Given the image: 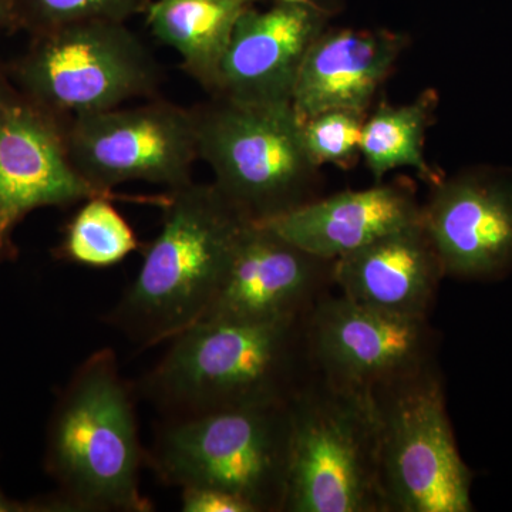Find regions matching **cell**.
<instances>
[{
  "label": "cell",
  "instance_id": "6da1fadb",
  "mask_svg": "<svg viewBox=\"0 0 512 512\" xmlns=\"http://www.w3.org/2000/svg\"><path fill=\"white\" fill-rule=\"evenodd\" d=\"M309 316L275 322L201 320L168 342L136 392L164 419L291 403L315 375Z\"/></svg>",
  "mask_w": 512,
  "mask_h": 512
},
{
  "label": "cell",
  "instance_id": "7a4b0ae2",
  "mask_svg": "<svg viewBox=\"0 0 512 512\" xmlns=\"http://www.w3.org/2000/svg\"><path fill=\"white\" fill-rule=\"evenodd\" d=\"M163 224L130 286L106 316L140 348L168 343L207 315L251 224L214 183L170 191Z\"/></svg>",
  "mask_w": 512,
  "mask_h": 512
},
{
  "label": "cell",
  "instance_id": "3957f363",
  "mask_svg": "<svg viewBox=\"0 0 512 512\" xmlns=\"http://www.w3.org/2000/svg\"><path fill=\"white\" fill-rule=\"evenodd\" d=\"M134 397L114 350H97L74 372L57 404L47 456L66 511H153L140 487L146 450Z\"/></svg>",
  "mask_w": 512,
  "mask_h": 512
},
{
  "label": "cell",
  "instance_id": "277c9868",
  "mask_svg": "<svg viewBox=\"0 0 512 512\" xmlns=\"http://www.w3.org/2000/svg\"><path fill=\"white\" fill-rule=\"evenodd\" d=\"M291 403L164 419L146 463L163 483L237 495L254 512L284 511Z\"/></svg>",
  "mask_w": 512,
  "mask_h": 512
},
{
  "label": "cell",
  "instance_id": "5b68a950",
  "mask_svg": "<svg viewBox=\"0 0 512 512\" xmlns=\"http://www.w3.org/2000/svg\"><path fill=\"white\" fill-rule=\"evenodd\" d=\"M198 156L215 187L245 218L265 222L319 198L322 173L302 138L292 104L210 97L192 107Z\"/></svg>",
  "mask_w": 512,
  "mask_h": 512
},
{
  "label": "cell",
  "instance_id": "8992f818",
  "mask_svg": "<svg viewBox=\"0 0 512 512\" xmlns=\"http://www.w3.org/2000/svg\"><path fill=\"white\" fill-rule=\"evenodd\" d=\"M291 420L282 512H386L372 394L342 389L315 373L292 400Z\"/></svg>",
  "mask_w": 512,
  "mask_h": 512
},
{
  "label": "cell",
  "instance_id": "52a82bcc",
  "mask_svg": "<svg viewBox=\"0 0 512 512\" xmlns=\"http://www.w3.org/2000/svg\"><path fill=\"white\" fill-rule=\"evenodd\" d=\"M9 76L64 120L151 99L163 82L156 56L126 22L83 20L32 36Z\"/></svg>",
  "mask_w": 512,
  "mask_h": 512
},
{
  "label": "cell",
  "instance_id": "ba28073f",
  "mask_svg": "<svg viewBox=\"0 0 512 512\" xmlns=\"http://www.w3.org/2000/svg\"><path fill=\"white\" fill-rule=\"evenodd\" d=\"M372 397L386 512L473 511V473L458 451L439 365Z\"/></svg>",
  "mask_w": 512,
  "mask_h": 512
},
{
  "label": "cell",
  "instance_id": "9c48e42d",
  "mask_svg": "<svg viewBox=\"0 0 512 512\" xmlns=\"http://www.w3.org/2000/svg\"><path fill=\"white\" fill-rule=\"evenodd\" d=\"M66 147L77 174L111 197L131 181L177 190L200 160L194 111L158 99L66 120Z\"/></svg>",
  "mask_w": 512,
  "mask_h": 512
},
{
  "label": "cell",
  "instance_id": "30bf717a",
  "mask_svg": "<svg viewBox=\"0 0 512 512\" xmlns=\"http://www.w3.org/2000/svg\"><path fill=\"white\" fill-rule=\"evenodd\" d=\"M308 340L316 375L353 392L372 394L439 365L430 319L377 311L336 291L313 309Z\"/></svg>",
  "mask_w": 512,
  "mask_h": 512
},
{
  "label": "cell",
  "instance_id": "8fae6325",
  "mask_svg": "<svg viewBox=\"0 0 512 512\" xmlns=\"http://www.w3.org/2000/svg\"><path fill=\"white\" fill-rule=\"evenodd\" d=\"M107 197L70 163L66 120L37 104L0 67V264L29 212Z\"/></svg>",
  "mask_w": 512,
  "mask_h": 512
},
{
  "label": "cell",
  "instance_id": "7c38bea8",
  "mask_svg": "<svg viewBox=\"0 0 512 512\" xmlns=\"http://www.w3.org/2000/svg\"><path fill=\"white\" fill-rule=\"evenodd\" d=\"M420 222L446 278L490 281L512 266V175L494 168L444 174L429 185Z\"/></svg>",
  "mask_w": 512,
  "mask_h": 512
},
{
  "label": "cell",
  "instance_id": "4fadbf2b",
  "mask_svg": "<svg viewBox=\"0 0 512 512\" xmlns=\"http://www.w3.org/2000/svg\"><path fill=\"white\" fill-rule=\"evenodd\" d=\"M333 268L332 259L313 255L265 224L251 222L202 320L306 318L325 296L336 291Z\"/></svg>",
  "mask_w": 512,
  "mask_h": 512
},
{
  "label": "cell",
  "instance_id": "5bb4252c",
  "mask_svg": "<svg viewBox=\"0 0 512 512\" xmlns=\"http://www.w3.org/2000/svg\"><path fill=\"white\" fill-rule=\"evenodd\" d=\"M330 10L302 3L249 5L239 18L210 97L292 104L303 59L328 26Z\"/></svg>",
  "mask_w": 512,
  "mask_h": 512
},
{
  "label": "cell",
  "instance_id": "9a60e30c",
  "mask_svg": "<svg viewBox=\"0 0 512 512\" xmlns=\"http://www.w3.org/2000/svg\"><path fill=\"white\" fill-rule=\"evenodd\" d=\"M407 46L392 30L326 28L303 59L293 110L301 120L332 110L367 116Z\"/></svg>",
  "mask_w": 512,
  "mask_h": 512
},
{
  "label": "cell",
  "instance_id": "2e32d148",
  "mask_svg": "<svg viewBox=\"0 0 512 512\" xmlns=\"http://www.w3.org/2000/svg\"><path fill=\"white\" fill-rule=\"evenodd\" d=\"M443 265L420 221L335 261L336 291L350 301L406 318L430 319Z\"/></svg>",
  "mask_w": 512,
  "mask_h": 512
},
{
  "label": "cell",
  "instance_id": "e0dca14e",
  "mask_svg": "<svg viewBox=\"0 0 512 512\" xmlns=\"http://www.w3.org/2000/svg\"><path fill=\"white\" fill-rule=\"evenodd\" d=\"M421 202L407 178L316 198L261 222L299 248L336 261L375 239L420 221Z\"/></svg>",
  "mask_w": 512,
  "mask_h": 512
},
{
  "label": "cell",
  "instance_id": "ac0fdd59",
  "mask_svg": "<svg viewBox=\"0 0 512 512\" xmlns=\"http://www.w3.org/2000/svg\"><path fill=\"white\" fill-rule=\"evenodd\" d=\"M249 5L247 0H154L146 10L147 25L210 94L235 26Z\"/></svg>",
  "mask_w": 512,
  "mask_h": 512
},
{
  "label": "cell",
  "instance_id": "d6986e66",
  "mask_svg": "<svg viewBox=\"0 0 512 512\" xmlns=\"http://www.w3.org/2000/svg\"><path fill=\"white\" fill-rule=\"evenodd\" d=\"M439 94L424 90L410 103H380L367 114L360 138V157L375 183L400 168H412L426 184L443 177L424 153L427 131L436 119Z\"/></svg>",
  "mask_w": 512,
  "mask_h": 512
},
{
  "label": "cell",
  "instance_id": "ffe728a7",
  "mask_svg": "<svg viewBox=\"0 0 512 512\" xmlns=\"http://www.w3.org/2000/svg\"><path fill=\"white\" fill-rule=\"evenodd\" d=\"M111 198L84 201L67 224L59 255L74 264L109 268L137 251L140 242Z\"/></svg>",
  "mask_w": 512,
  "mask_h": 512
},
{
  "label": "cell",
  "instance_id": "44dd1931",
  "mask_svg": "<svg viewBox=\"0 0 512 512\" xmlns=\"http://www.w3.org/2000/svg\"><path fill=\"white\" fill-rule=\"evenodd\" d=\"M15 29L30 35L83 20L127 22L143 0H12Z\"/></svg>",
  "mask_w": 512,
  "mask_h": 512
},
{
  "label": "cell",
  "instance_id": "7402d4cb",
  "mask_svg": "<svg viewBox=\"0 0 512 512\" xmlns=\"http://www.w3.org/2000/svg\"><path fill=\"white\" fill-rule=\"evenodd\" d=\"M367 116L346 110H332L302 121V138L313 164L355 167L360 157V138Z\"/></svg>",
  "mask_w": 512,
  "mask_h": 512
},
{
  "label": "cell",
  "instance_id": "603a6c76",
  "mask_svg": "<svg viewBox=\"0 0 512 512\" xmlns=\"http://www.w3.org/2000/svg\"><path fill=\"white\" fill-rule=\"evenodd\" d=\"M181 510L184 512H254L251 505L237 495L205 487L183 488Z\"/></svg>",
  "mask_w": 512,
  "mask_h": 512
},
{
  "label": "cell",
  "instance_id": "cb8c5ba5",
  "mask_svg": "<svg viewBox=\"0 0 512 512\" xmlns=\"http://www.w3.org/2000/svg\"><path fill=\"white\" fill-rule=\"evenodd\" d=\"M0 29H15L12 0H0Z\"/></svg>",
  "mask_w": 512,
  "mask_h": 512
},
{
  "label": "cell",
  "instance_id": "d4e9b609",
  "mask_svg": "<svg viewBox=\"0 0 512 512\" xmlns=\"http://www.w3.org/2000/svg\"><path fill=\"white\" fill-rule=\"evenodd\" d=\"M26 510H28V508L15 503V501L9 500V498L0 491V512H18Z\"/></svg>",
  "mask_w": 512,
  "mask_h": 512
},
{
  "label": "cell",
  "instance_id": "484cf974",
  "mask_svg": "<svg viewBox=\"0 0 512 512\" xmlns=\"http://www.w3.org/2000/svg\"><path fill=\"white\" fill-rule=\"evenodd\" d=\"M247 2L255 5L256 2H261V0H247ZM272 2H286V3H302V5H315V6H323L320 5L318 0H272ZM325 8V6H323Z\"/></svg>",
  "mask_w": 512,
  "mask_h": 512
}]
</instances>
